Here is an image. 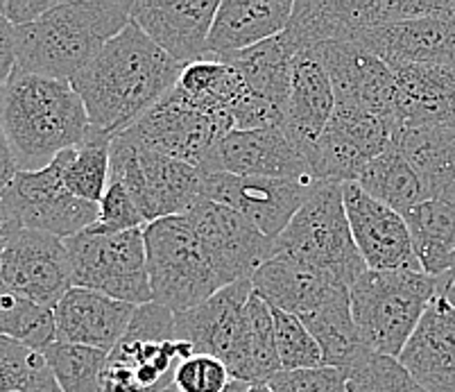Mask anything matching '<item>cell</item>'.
Wrapping results in <instances>:
<instances>
[{"label":"cell","instance_id":"3","mask_svg":"<svg viewBox=\"0 0 455 392\" xmlns=\"http://www.w3.org/2000/svg\"><path fill=\"white\" fill-rule=\"evenodd\" d=\"M132 5L123 0H60L39 20L14 28L16 71L70 82L102 45L130 26Z\"/></svg>","mask_w":455,"mask_h":392},{"label":"cell","instance_id":"46","mask_svg":"<svg viewBox=\"0 0 455 392\" xmlns=\"http://www.w3.org/2000/svg\"><path fill=\"white\" fill-rule=\"evenodd\" d=\"M20 229H23V227L19 225V220H16L14 216H12V212L7 209L5 202L0 200V254H3V250L10 245V241L20 232Z\"/></svg>","mask_w":455,"mask_h":392},{"label":"cell","instance_id":"39","mask_svg":"<svg viewBox=\"0 0 455 392\" xmlns=\"http://www.w3.org/2000/svg\"><path fill=\"white\" fill-rule=\"evenodd\" d=\"M272 320H275V340L281 370H304V367L324 365L320 345L299 317L272 308Z\"/></svg>","mask_w":455,"mask_h":392},{"label":"cell","instance_id":"6","mask_svg":"<svg viewBox=\"0 0 455 392\" xmlns=\"http://www.w3.org/2000/svg\"><path fill=\"white\" fill-rule=\"evenodd\" d=\"M175 332V313L150 302L136 308L121 342L107 354L102 392H161L172 386L175 370L193 356Z\"/></svg>","mask_w":455,"mask_h":392},{"label":"cell","instance_id":"45","mask_svg":"<svg viewBox=\"0 0 455 392\" xmlns=\"http://www.w3.org/2000/svg\"><path fill=\"white\" fill-rule=\"evenodd\" d=\"M19 172V166H16L14 152H12L10 141H7V134L3 130V123H0V196L5 193V188L10 187L12 180Z\"/></svg>","mask_w":455,"mask_h":392},{"label":"cell","instance_id":"23","mask_svg":"<svg viewBox=\"0 0 455 392\" xmlns=\"http://www.w3.org/2000/svg\"><path fill=\"white\" fill-rule=\"evenodd\" d=\"M335 111V96L329 73L315 52H299L292 61L291 93L283 107L281 130L306 156L310 146L320 139Z\"/></svg>","mask_w":455,"mask_h":392},{"label":"cell","instance_id":"33","mask_svg":"<svg viewBox=\"0 0 455 392\" xmlns=\"http://www.w3.org/2000/svg\"><path fill=\"white\" fill-rule=\"evenodd\" d=\"M355 184L401 216L411 212L419 202H426V191L419 175L396 146H390L383 155L371 159Z\"/></svg>","mask_w":455,"mask_h":392},{"label":"cell","instance_id":"19","mask_svg":"<svg viewBox=\"0 0 455 392\" xmlns=\"http://www.w3.org/2000/svg\"><path fill=\"white\" fill-rule=\"evenodd\" d=\"M206 171L317 184L306 156L281 127L231 130L220 141Z\"/></svg>","mask_w":455,"mask_h":392},{"label":"cell","instance_id":"9","mask_svg":"<svg viewBox=\"0 0 455 392\" xmlns=\"http://www.w3.org/2000/svg\"><path fill=\"white\" fill-rule=\"evenodd\" d=\"M64 243L73 286L102 292L132 307L152 302L143 227L130 232H95L89 227Z\"/></svg>","mask_w":455,"mask_h":392},{"label":"cell","instance_id":"31","mask_svg":"<svg viewBox=\"0 0 455 392\" xmlns=\"http://www.w3.org/2000/svg\"><path fill=\"white\" fill-rule=\"evenodd\" d=\"M172 89L190 105L229 118L235 107L250 96V89L243 77L227 61L215 60V57H204V60L184 66Z\"/></svg>","mask_w":455,"mask_h":392},{"label":"cell","instance_id":"48","mask_svg":"<svg viewBox=\"0 0 455 392\" xmlns=\"http://www.w3.org/2000/svg\"><path fill=\"white\" fill-rule=\"evenodd\" d=\"M247 390V383H243V381H235V379H234V381H231L229 383V388H227V390L225 392H245ZM161 392H180V390H177V388H165V390H161Z\"/></svg>","mask_w":455,"mask_h":392},{"label":"cell","instance_id":"27","mask_svg":"<svg viewBox=\"0 0 455 392\" xmlns=\"http://www.w3.org/2000/svg\"><path fill=\"white\" fill-rule=\"evenodd\" d=\"M390 71L396 82V123L455 121V68L395 64Z\"/></svg>","mask_w":455,"mask_h":392},{"label":"cell","instance_id":"40","mask_svg":"<svg viewBox=\"0 0 455 392\" xmlns=\"http://www.w3.org/2000/svg\"><path fill=\"white\" fill-rule=\"evenodd\" d=\"M234 381L220 358L193 354L177 365L172 388L180 392H225Z\"/></svg>","mask_w":455,"mask_h":392},{"label":"cell","instance_id":"34","mask_svg":"<svg viewBox=\"0 0 455 392\" xmlns=\"http://www.w3.org/2000/svg\"><path fill=\"white\" fill-rule=\"evenodd\" d=\"M111 177V139L91 127L82 146L70 155L64 184L80 200L98 202L105 196Z\"/></svg>","mask_w":455,"mask_h":392},{"label":"cell","instance_id":"30","mask_svg":"<svg viewBox=\"0 0 455 392\" xmlns=\"http://www.w3.org/2000/svg\"><path fill=\"white\" fill-rule=\"evenodd\" d=\"M419 268L440 276L455 268V204L426 200L403 213Z\"/></svg>","mask_w":455,"mask_h":392},{"label":"cell","instance_id":"14","mask_svg":"<svg viewBox=\"0 0 455 392\" xmlns=\"http://www.w3.org/2000/svg\"><path fill=\"white\" fill-rule=\"evenodd\" d=\"M0 286L55 311L73 288L66 243L51 234L20 229L0 254Z\"/></svg>","mask_w":455,"mask_h":392},{"label":"cell","instance_id":"11","mask_svg":"<svg viewBox=\"0 0 455 392\" xmlns=\"http://www.w3.org/2000/svg\"><path fill=\"white\" fill-rule=\"evenodd\" d=\"M231 130L234 121L229 116H218L190 105L172 89L123 134L146 150L206 171L220 141Z\"/></svg>","mask_w":455,"mask_h":392},{"label":"cell","instance_id":"5","mask_svg":"<svg viewBox=\"0 0 455 392\" xmlns=\"http://www.w3.org/2000/svg\"><path fill=\"white\" fill-rule=\"evenodd\" d=\"M275 254L335 276L347 288L367 272L347 220L342 184H320L275 238Z\"/></svg>","mask_w":455,"mask_h":392},{"label":"cell","instance_id":"13","mask_svg":"<svg viewBox=\"0 0 455 392\" xmlns=\"http://www.w3.org/2000/svg\"><path fill=\"white\" fill-rule=\"evenodd\" d=\"M320 184L272 177H241L204 171L202 197L225 204L254 222L267 238H276Z\"/></svg>","mask_w":455,"mask_h":392},{"label":"cell","instance_id":"26","mask_svg":"<svg viewBox=\"0 0 455 392\" xmlns=\"http://www.w3.org/2000/svg\"><path fill=\"white\" fill-rule=\"evenodd\" d=\"M251 288L266 300L267 307L306 317L322 307L335 291L347 286L317 268L275 254L254 272Z\"/></svg>","mask_w":455,"mask_h":392},{"label":"cell","instance_id":"35","mask_svg":"<svg viewBox=\"0 0 455 392\" xmlns=\"http://www.w3.org/2000/svg\"><path fill=\"white\" fill-rule=\"evenodd\" d=\"M0 336L44 352L57 340L55 316L51 308L39 307L0 286Z\"/></svg>","mask_w":455,"mask_h":392},{"label":"cell","instance_id":"43","mask_svg":"<svg viewBox=\"0 0 455 392\" xmlns=\"http://www.w3.org/2000/svg\"><path fill=\"white\" fill-rule=\"evenodd\" d=\"M60 0H0V16H5L14 28L30 26L48 14Z\"/></svg>","mask_w":455,"mask_h":392},{"label":"cell","instance_id":"37","mask_svg":"<svg viewBox=\"0 0 455 392\" xmlns=\"http://www.w3.org/2000/svg\"><path fill=\"white\" fill-rule=\"evenodd\" d=\"M0 392H61L45 356L0 336Z\"/></svg>","mask_w":455,"mask_h":392},{"label":"cell","instance_id":"42","mask_svg":"<svg viewBox=\"0 0 455 392\" xmlns=\"http://www.w3.org/2000/svg\"><path fill=\"white\" fill-rule=\"evenodd\" d=\"M272 392H347L342 370L331 365L304 367V370H279L267 381Z\"/></svg>","mask_w":455,"mask_h":392},{"label":"cell","instance_id":"44","mask_svg":"<svg viewBox=\"0 0 455 392\" xmlns=\"http://www.w3.org/2000/svg\"><path fill=\"white\" fill-rule=\"evenodd\" d=\"M16 68V45H14V26L5 16H0V91L7 84L10 76Z\"/></svg>","mask_w":455,"mask_h":392},{"label":"cell","instance_id":"32","mask_svg":"<svg viewBox=\"0 0 455 392\" xmlns=\"http://www.w3.org/2000/svg\"><path fill=\"white\" fill-rule=\"evenodd\" d=\"M299 320L320 345L324 365L338 367L345 372L347 367L367 349L363 345L358 327H355L354 316H351L349 288L335 291L322 307Z\"/></svg>","mask_w":455,"mask_h":392},{"label":"cell","instance_id":"4","mask_svg":"<svg viewBox=\"0 0 455 392\" xmlns=\"http://www.w3.org/2000/svg\"><path fill=\"white\" fill-rule=\"evenodd\" d=\"M435 295V276L421 270L363 272L349 286L351 316L363 345L399 358Z\"/></svg>","mask_w":455,"mask_h":392},{"label":"cell","instance_id":"41","mask_svg":"<svg viewBox=\"0 0 455 392\" xmlns=\"http://www.w3.org/2000/svg\"><path fill=\"white\" fill-rule=\"evenodd\" d=\"M146 227V220L136 209L134 200L123 187V181L109 180L105 196L98 202V220L91 229L95 232H130Z\"/></svg>","mask_w":455,"mask_h":392},{"label":"cell","instance_id":"28","mask_svg":"<svg viewBox=\"0 0 455 392\" xmlns=\"http://www.w3.org/2000/svg\"><path fill=\"white\" fill-rule=\"evenodd\" d=\"M227 370H229L231 379L247 383V386L267 383L281 370L272 308L259 292L250 295L245 327H243L238 348L227 361Z\"/></svg>","mask_w":455,"mask_h":392},{"label":"cell","instance_id":"10","mask_svg":"<svg viewBox=\"0 0 455 392\" xmlns=\"http://www.w3.org/2000/svg\"><path fill=\"white\" fill-rule=\"evenodd\" d=\"M73 150L57 155L41 171H19L0 196L23 229L51 234L66 241L95 225L98 204L76 197L64 184Z\"/></svg>","mask_w":455,"mask_h":392},{"label":"cell","instance_id":"47","mask_svg":"<svg viewBox=\"0 0 455 392\" xmlns=\"http://www.w3.org/2000/svg\"><path fill=\"white\" fill-rule=\"evenodd\" d=\"M437 282V295L444 297L446 302L455 308V268L453 270L444 272V275L435 276Z\"/></svg>","mask_w":455,"mask_h":392},{"label":"cell","instance_id":"25","mask_svg":"<svg viewBox=\"0 0 455 392\" xmlns=\"http://www.w3.org/2000/svg\"><path fill=\"white\" fill-rule=\"evenodd\" d=\"M292 7V0H222L206 44L209 57L220 60L283 35Z\"/></svg>","mask_w":455,"mask_h":392},{"label":"cell","instance_id":"1","mask_svg":"<svg viewBox=\"0 0 455 392\" xmlns=\"http://www.w3.org/2000/svg\"><path fill=\"white\" fill-rule=\"evenodd\" d=\"M181 68L146 32L130 23L102 45L70 84L84 102L91 127L114 139L171 93Z\"/></svg>","mask_w":455,"mask_h":392},{"label":"cell","instance_id":"8","mask_svg":"<svg viewBox=\"0 0 455 392\" xmlns=\"http://www.w3.org/2000/svg\"><path fill=\"white\" fill-rule=\"evenodd\" d=\"M134 200L146 225L161 218L184 216L202 200L204 171L140 148L127 134L111 139V177Z\"/></svg>","mask_w":455,"mask_h":392},{"label":"cell","instance_id":"20","mask_svg":"<svg viewBox=\"0 0 455 392\" xmlns=\"http://www.w3.org/2000/svg\"><path fill=\"white\" fill-rule=\"evenodd\" d=\"M136 308L102 292L73 286L52 311L57 342L109 354L125 336Z\"/></svg>","mask_w":455,"mask_h":392},{"label":"cell","instance_id":"49","mask_svg":"<svg viewBox=\"0 0 455 392\" xmlns=\"http://www.w3.org/2000/svg\"><path fill=\"white\" fill-rule=\"evenodd\" d=\"M245 392H272V388L267 383H254V386H247Z\"/></svg>","mask_w":455,"mask_h":392},{"label":"cell","instance_id":"7","mask_svg":"<svg viewBox=\"0 0 455 392\" xmlns=\"http://www.w3.org/2000/svg\"><path fill=\"white\" fill-rule=\"evenodd\" d=\"M152 302L172 313L200 307L222 284L186 216H171L143 227Z\"/></svg>","mask_w":455,"mask_h":392},{"label":"cell","instance_id":"22","mask_svg":"<svg viewBox=\"0 0 455 392\" xmlns=\"http://www.w3.org/2000/svg\"><path fill=\"white\" fill-rule=\"evenodd\" d=\"M399 361L428 392H455V308L444 297L430 300Z\"/></svg>","mask_w":455,"mask_h":392},{"label":"cell","instance_id":"12","mask_svg":"<svg viewBox=\"0 0 455 392\" xmlns=\"http://www.w3.org/2000/svg\"><path fill=\"white\" fill-rule=\"evenodd\" d=\"M184 216L196 229L222 288L251 282L254 272L275 257V238H267L254 222L229 206L202 197Z\"/></svg>","mask_w":455,"mask_h":392},{"label":"cell","instance_id":"16","mask_svg":"<svg viewBox=\"0 0 455 392\" xmlns=\"http://www.w3.org/2000/svg\"><path fill=\"white\" fill-rule=\"evenodd\" d=\"M342 200L355 250L367 270H421L401 213L371 197L358 184H345Z\"/></svg>","mask_w":455,"mask_h":392},{"label":"cell","instance_id":"29","mask_svg":"<svg viewBox=\"0 0 455 392\" xmlns=\"http://www.w3.org/2000/svg\"><path fill=\"white\" fill-rule=\"evenodd\" d=\"M222 61L234 68L243 77L251 96L270 102L276 109L283 111L288 93H291L292 80V61L295 52L283 36H275L263 44L247 48L241 52L220 57Z\"/></svg>","mask_w":455,"mask_h":392},{"label":"cell","instance_id":"38","mask_svg":"<svg viewBox=\"0 0 455 392\" xmlns=\"http://www.w3.org/2000/svg\"><path fill=\"white\" fill-rule=\"evenodd\" d=\"M347 392H428L395 356L365 349L345 370Z\"/></svg>","mask_w":455,"mask_h":392},{"label":"cell","instance_id":"36","mask_svg":"<svg viewBox=\"0 0 455 392\" xmlns=\"http://www.w3.org/2000/svg\"><path fill=\"white\" fill-rule=\"evenodd\" d=\"M61 392H102L107 354L80 345L52 342L41 352Z\"/></svg>","mask_w":455,"mask_h":392},{"label":"cell","instance_id":"2","mask_svg":"<svg viewBox=\"0 0 455 392\" xmlns=\"http://www.w3.org/2000/svg\"><path fill=\"white\" fill-rule=\"evenodd\" d=\"M0 123L19 171H41L82 146L91 132L84 102L66 80L16 71L0 91Z\"/></svg>","mask_w":455,"mask_h":392},{"label":"cell","instance_id":"18","mask_svg":"<svg viewBox=\"0 0 455 392\" xmlns=\"http://www.w3.org/2000/svg\"><path fill=\"white\" fill-rule=\"evenodd\" d=\"M218 0H140L132 5V23L180 66L209 57L211 26Z\"/></svg>","mask_w":455,"mask_h":392},{"label":"cell","instance_id":"21","mask_svg":"<svg viewBox=\"0 0 455 392\" xmlns=\"http://www.w3.org/2000/svg\"><path fill=\"white\" fill-rule=\"evenodd\" d=\"M251 292V282L231 284L211 295L200 307L175 313L177 338L188 342L196 354H209L227 365L241 340Z\"/></svg>","mask_w":455,"mask_h":392},{"label":"cell","instance_id":"15","mask_svg":"<svg viewBox=\"0 0 455 392\" xmlns=\"http://www.w3.org/2000/svg\"><path fill=\"white\" fill-rule=\"evenodd\" d=\"M310 52L329 73L335 109L396 121V82L386 61L355 44H322Z\"/></svg>","mask_w":455,"mask_h":392},{"label":"cell","instance_id":"17","mask_svg":"<svg viewBox=\"0 0 455 392\" xmlns=\"http://www.w3.org/2000/svg\"><path fill=\"white\" fill-rule=\"evenodd\" d=\"M354 44L370 51L387 66L433 64L455 68V0L437 14L361 32Z\"/></svg>","mask_w":455,"mask_h":392},{"label":"cell","instance_id":"24","mask_svg":"<svg viewBox=\"0 0 455 392\" xmlns=\"http://www.w3.org/2000/svg\"><path fill=\"white\" fill-rule=\"evenodd\" d=\"M392 146L419 175L426 200L455 204V121L396 123Z\"/></svg>","mask_w":455,"mask_h":392}]
</instances>
